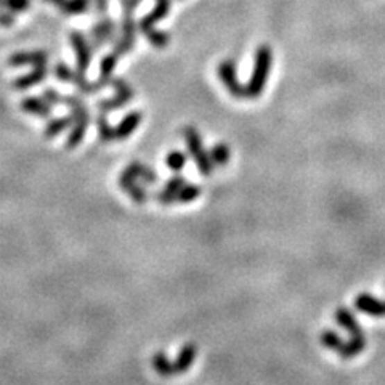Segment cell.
<instances>
[{"instance_id": "5", "label": "cell", "mask_w": 385, "mask_h": 385, "mask_svg": "<svg viewBox=\"0 0 385 385\" xmlns=\"http://www.w3.org/2000/svg\"><path fill=\"white\" fill-rule=\"evenodd\" d=\"M110 85L114 89V96H111V99H106V100H100L96 103V108H99L100 112H105V114H108V112L111 111L121 110V108H124L127 103H130L133 100V96H135V92H133L132 85L128 84L124 77L112 76Z\"/></svg>"}, {"instance_id": "28", "label": "cell", "mask_w": 385, "mask_h": 385, "mask_svg": "<svg viewBox=\"0 0 385 385\" xmlns=\"http://www.w3.org/2000/svg\"><path fill=\"white\" fill-rule=\"evenodd\" d=\"M146 40L150 42L153 47L156 49H166L169 44H171V34L166 33V31H159V29H151L150 33H146Z\"/></svg>"}, {"instance_id": "26", "label": "cell", "mask_w": 385, "mask_h": 385, "mask_svg": "<svg viewBox=\"0 0 385 385\" xmlns=\"http://www.w3.org/2000/svg\"><path fill=\"white\" fill-rule=\"evenodd\" d=\"M96 128H99V137L103 143L116 142L114 127L108 122L105 112H100L99 117H96Z\"/></svg>"}, {"instance_id": "35", "label": "cell", "mask_w": 385, "mask_h": 385, "mask_svg": "<svg viewBox=\"0 0 385 385\" xmlns=\"http://www.w3.org/2000/svg\"><path fill=\"white\" fill-rule=\"evenodd\" d=\"M92 8L95 10L99 17H105L108 8H110V0H92Z\"/></svg>"}, {"instance_id": "2", "label": "cell", "mask_w": 385, "mask_h": 385, "mask_svg": "<svg viewBox=\"0 0 385 385\" xmlns=\"http://www.w3.org/2000/svg\"><path fill=\"white\" fill-rule=\"evenodd\" d=\"M63 106H68L71 110V116H73V127H71L69 137L66 140V148L68 150H74L82 143L85 137L87 128L90 126V111L85 106L84 100L80 96L76 95H65L63 96Z\"/></svg>"}, {"instance_id": "14", "label": "cell", "mask_w": 385, "mask_h": 385, "mask_svg": "<svg viewBox=\"0 0 385 385\" xmlns=\"http://www.w3.org/2000/svg\"><path fill=\"white\" fill-rule=\"evenodd\" d=\"M355 307L357 310H359L361 313H366L369 316H376V318L385 316V302L376 299V297L368 294V292H363V294L357 296Z\"/></svg>"}, {"instance_id": "7", "label": "cell", "mask_w": 385, "mask_h": 385, "mask_svg": "<svg viewBox=\"0 0 385 385\" xmlns=\"http://www.w3.org/2000/svg\"><path fill=\"white\" fill-rule=\"evenodd\" d=\"M69 42L73 45L74 49V55H76V66L77 71L80 73H87V69L90 68L92 65V58H94V47H92L90 40L87 39V35L80 31H73L69 34Z\"/></svg>"}, {"instance_id": "34", "label": "cell", "mask_w": 385, "mask_h": 385, "mask_svg": "<svg viewBox=\"0 0 385 385\" xmlns=\"http://www.w3.org/2000/svg\"><path fill=\"white\" fill-rule=\"evenodd\" d=\"M42 99L49 103L51 106H63V95L60 94L58 90L51 89V87H47L42 92Z\"/></svg>"}, {"instance_id": "20", "label": "cell", "mask_w": 385, "mask_h": 385, "mask_svg": "<svg viewBox=\"0 0 385 385\" xmlns=\"http://www.w3.org/2000/svg\"><path fill=\"white\" fill-rule=\"evenodd\" d=\"M119 58H121V56L114 53V51H110V53H106L101 58V61H100V76H99V84L101 87L110 85L112 76H114L116 66H117V63H119Z\"/></svg>"}, {"instance_id": "1", "label": "cell", "mask_w": 385, "mask_h": 385, "mask_svg": "<svg viewBox=\"0 0 385 385\" xmlns=\"http://www.w3.org/2000/svg\"><path fill=\"white\" fill-rule=\"evenodd\" d=\"M271 68H273V50L270 45H259L254 53L253 74L246 84V99H259L264 94Z\"/></svg>"}, {"instance_id": "37", "label": "cell", "mask_w": 385, "mask_h": 385, "mask_svg": "<svg viewBox=\"0 0 385 385\" xmlns=\"http://www.w3.org/2000/svg\"><path fill=\"white\" fill-rule=\"evenodd\" d=\"M119 3L122 10H132V12H135V10L143 3V0H119Z\"/></svg>"}, {"instance_id": "4", "label": "cell", "mask_w": 385, "mask_h": 385, "mask_svg": "<svg viewBox=\"0 0 385 385\" xmlns=\"http://www.w3.org/2000/svg\"><path fill=\"white\" fill-rule=\"evenodd\" d=\"M183 137H185V142H187L188 153L191 154V157L196 161L199 172H201L203 176H210L215 166L212 164V161H210L209 151L204 148L203 138L196 130V127H191V126L185 127Z\"/></svg>"}, {"instance_id": "33", "label": "cell", "mask_w": 385, "mask_h": 385, "mask_svg": "<svg viewBox=\"0 0 385 385\" xmlns=\"http://www.w3.org/2000/svg\"><path fill=\"white\" fill-rule=\"evenodd\" d=\"M53 73L55 77L58 79L60 82H65V84H73V79H74V69H71L68 65L66 63H56L55 68H53Z\"/></svg>"}, {"instance_id": "19", "label": "cell", "mask_w": 385, "mask_h": 385, "mask_svg": "<svg viewBox=\"0 0 385 385\" xmlns=\"http://www.w3.org/2000/svg\"><path fill=\"white\" fill-rule=\"evenodd\" d=\"M336 320L339 325H341L343 330H347V332L350 334L352 337H364L363 327L359 326V323L357 321V318L353 316V313L350 310H347L345 307H339L336 310Z\"/></svg>"}, {"instance_id": "11", "label": "cell", "mask_w": 385, "mask_h": 385, "mask_svg": "<svg viewBox=\"0 0 385 385\" xmlns=\"http://www.w3.org/2000/svg\"><path fill=\"white\" fill-rule=\"evenodd\" d=\"M19 108L24 112H29L35 117H40V119H50L53 116V106L49 105L42 96H26V99L22 100L19 103Z\"/></svg>"}, {"instance_id": "21", "label": "cell", "mask_w": 385, "mask_h": 385, "mask_svg": "<svg viewBox=\"0 0 385 385\" xmlns=\"http://www.w3.org/2000/svg\"><path fill=\"white\" fill-rule=\"evenodd\" d=\"M124 171L127 173H130L132 177H135L138 182H142V183H146V185L157 183V178H159L157 173L154 172L151 167H148V166H145V164H142V162L128 164V166L124 169Z\"/></svg>"}, {"instance_id": "18", "label": "cell", "mask_w": 385, "mask_h": 385, "mask_svg": "<svg viewBox=\"0 0 385 385\" xmlns=\"http://www.w3.org/2000/svg\"><path fill=\"white\" fill-rule=\"evenodd\" d=\"M198 357V345L196 343H185L182 347V350L178 352V355L173 361V369H176V374H183L187 373L191 364L194 363V359Z\"/></svg>"}, {"instance_id": "17", "label": "cell", "mask_w": 385, "mask_h": 385, "mask_svg": "<svg viewBox=\"0 0 385 385\" xmlns=\"http://www.w3.org/2000/svg\"><path fill=\"white\" fill-rule=\"evenodd\" d=\"M185 185H187V180L182 176H173L172 178L167 180V183L164 185V188L157 193L156 199L162 205H171L173 203H177V194L180 189H182Z\"/></svg>"}, {"instance_id": "32", "label": "cell", "mask_w": 385, "mask_h": 385, "mask_svg": "<svg viewBox=\"0 0 385 385\" xmlns=\"http://www.w3.org/2000/svg\"><path fill=\"white\" fill-rule=\"evenodd\" d=\"M31 0H0V8L10 13H23L29 10Z\"/></svg>"}, {"instance_id": "15", "label": "cell", "mask_w": 385, "mask_h": 385, "mask_svg": "<svg viewBox=\"0 0 385 385\" xmlns=\"http://www.w3.org/2000/svg\"><path fill=\"white\" fill-rule=\"evenodd\" d=\"M44 2L55 5L61 13L68 17H80L92 7V0H44Z\"/></svg>"}, {"instance_id": "29", "label": "cell", "mask_w": 385, "mask_h": 385, "mask_svg": "<svg viewBox=\"0 0 385 385\" xmlns=\"http://www.w3.org/2000/svg\"><path fill=\"white\" fill-rule=\"evenodd\" d=\"M201 196V188L198 187V185H189L187 183L185 187L180 189L178 194H177V203H182V204H187V203H193L196 201V199Z\"/></svg>"}, {"instance_id": "24", "label": "cell", "mask_w": 385, "mask_h": 385, "mask_svg": "<svg viewBox=\"0 0 385 385\" xmlns=\"http://www.w3.org/2000/svg\"><path fill=\"white\" fill-rule=\"evenodd\" d=\"M153 368L156 369V373L162 377L176 376V369H173V363L167 358L164 352H157L156 355H153Z\"/></svg>"}, {"instance_id": "3", "label": "cell", "mask_w": 385, "mask_h": 385, "mask_svg": "<svg viewBox=\"0 0 385 385\" xmlns=\"http://www.w3.org/2000/svg\"><path fill=\"white\" fill-rule=\"evenodd\" d=\"M135 12L132 10H122V18L119 23V35L112 42V51L119 56L128 55L135 47L137 33H138V22L135 19Z\"/></svg>"}, {"instance_id": "6", "label": "cell", "mask_w": 385, "mask_h": 385, "mask_svg": "<svg viewBox=\"0 0 385 385\" xmlns=\"http://www.w3.org/2000/svg\"><path fill=\"white\" fill-rule=\"evenodd\" d=\"M117 35H119V26L112 22L108 15H105V17H100L99 22L92 24L89 40L92 47L96 51L106 47V45H112V42L117 39Z\"/></svg>"}, {"instance_id": "22", "label": "cell", "mask_w": 385, "mask_h": 385, "mask_svg": "<svg viewBox=\"0 0 385 385\" xmlns=\"http://www.w3.org/2000/svg\"><path fill=\"white\" fill-rule=\"evenodd\" d=\"M73 116H63V117H55V119H50L45 126L44 137L45 138H55L58 137L60 133H63L65 130L73 127Z\"/></svg>"}, {"instance_id": "16", "label": "cell", "mask_w": 385, "mask_h": 385, "mask_svg": "<svg viewBox=\"0 0 385 385\" xmlns=\"http://www.w3.org/2000/svg\"><path fill=\"white\" fill-rule=\"evenodd\" d=\"M47 74H49L47 65H45V66H35V68H33L31 73L17 77V79L13 80V87L18 92L28 90V89H31V87L42 84V82L45 80V77H47Z\"/></svg>"}, {"instance_id": "12", "label": "cell", "mask_w": 385, "mask_h": 385, "mask_svg": "<svg viewBox=\"0 0 385 385\" xmlns=\"http://www.w3.org/2000/svg\"><path fill=\"white\" fill-rule=\"evenodd\" d=\"M119 187L124 189V191L135 203L143 204V203L148 201V193H146L145 187H143V183L138 182L135 177H132L130 173H127L126 171L122 172L121 177H119Z\"/></svg>"}, {"instance_id": "27", "label": "cell", "mask_w": 385, "mask_h": 385, "mask_svg": "<svg viewBox=\"0 0 385 385\" xmlns=\"http://www.w3.org/2000/svg\"><path fill=\"white\" fill-rule=\"evenodd\" d=\"M209 156H210V161H212L214 166H225L230 161V148L227 143H217L212 150L209 151Z\"/></svg>"}, {"instance_id": "9", "label": "cell", "mask_w": 385, "mask_h": 385, "mask_svg": "<svg viewBox=\"0 0 385 385\" xmlns=\"http://www.w3.org/2000/svg\"><path fill=\"white\" fill-rule=\"evenodd\" d=\"M172 8V0H156V5L148 12L142 19H138V31L143 34L150 33L151 29L156 28L159 22L169 17Z\"/></svg>"}, {"instance_id": "31", "label": "cell", "mask_w": 385, "mask_h": 385, "mask_svg": "<svg viewBox=\"0 0 385 385\" xmlns=\"http://www.w3.org/2000/svg\"><path fill=\"white\" fill-rule=\"evenodd\" d=\"M320 341H321L323 345H325L326 348H330V350H334V352H339L342 348V345H343L342 339L339 337L336 332L330 331V330H326V331L321 332Z\"/></svg>"}, {"instance_id": "36", "label": "cell", "mask_w": 385, "mask_h": 385, "mask_svg": "<svg viewBox=\"0 0 385 385\" xmlns=\"http://www.w3.org/2000/svg\"><path fill=\"white\" fill-rule=\"evenodd\" d=\"M15 24V15L7 12V10L0 8V26L2 28H10Z\"/></svg>"}, {"instance_id": "10", "label": "cell", "mask_w": 385, "mask_h": 385, "mask_svg": "<svg viewBox=\"0 0 385 385\" xmlns=\"http://www.w3.org/2000/svg\"><path fill=\"white\" fill-rule=\"evenodd\" d=\"M10 68H22V66H45L49 65V53L45 50H29V51H17L10 55L7 60Z\"/></svg>"}, {"instance_id": "8", "label": "cell", "mask_w": 385, "mask_h": 385, "mask_svg": "<svg viewBox=\"0 0 385 385\" xmlns=\"http://www.w3.org/2000/svg\"><path fill=\"white\" fill-rule=\"evenodd\" d=\"M219 79L222 80L225 89L234 99H246V85H243L238 79V71L233 60H223L217 68Z\"/></svg>"}, {"instance_id": "25", "label": "cell", "mask_w": 385, "mask_h": 385, "mask_svg": "<svg viewBox=\"0 0 385 385\" xmlns=\"http://www.w3.org/2000/svg\"><path fill=\"white\" fill-rule=\"evenodd\" d=\"M73 84L77 87V90L82 92V94H85V95H94V94H96V92H100L103 89V87L99 84V80L90 82L89 79H87L84 73H80V71H77V69L74 73Z\"/></svg>"}, {"instance_id": "23", "label": "cell", "mask_w": 385, "mask_h": 385, "mask_svg": "<svg viewBox=\"0 0 385 385\" xmlns=\"http://www.w3.org/2000/svg\"><path fill=\"white\" fill-rule=\"evenodd\" d=\"M364 348H366V337H352L348 342H343L342 348L337 353L343 359H350L363 353Z\"/></svg>"}, {"instance_id": "30", "label": "cell", "mask_w": 385, "mask_h": 385, "mask_svg": "<svg viewBox=\"0 0 385 385\" xmlns=\"http://www.w3.org/2000/svg\"><path fill=\"white\" fill-rule=\"evenodd\" d=\"M166 164L171 171L180 173L183 171L185 164H187V156H185V153H182V151L173 150L166 156Z\"/></svg>"}, {"instance_id": "13", "label": "cell", "mask_w": 385, "mask_h": 385, "mask_svg": "<svg viewBox=\"0 0 385 385\" xmlns=\"http://www.w3.org/2000/svg\"><path fill=\"white\" fill-rule=\"evenodd\" d=\"M143 122V112L140 111H130L128 114L122 117L119 124L114 127V137L117 142L126 140V138L132 137L133 132L137 130L138 126Z\"/></svg>"}]
</instances>
